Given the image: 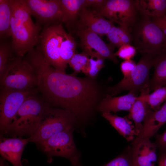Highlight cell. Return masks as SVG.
Here are the masks:
<instances>
[{
    "instance_id": "1",
    "label": "cell",
    "mask_w": 166,
    "mask_h": 166,
    "mask_svg": "<svg viewBox=\"0 0 166 166\" xmlns=\"http://www.w3.org/2000/svg\"><path fill=\"white\" fill-rule=\"evenodd\" d=\"M30 63L37 76V89L50 106L69 111L76 119L89 116L100 97V88L94 79L59 71L41 54Z\"/></svg>"
},
{
    "instance_id": "2",
    "label": "cell",
    "mask_w": 166,
    "mask_h": 166,
    "mask_svg": "<svg viewBox=\"0 0 166 166\" xmlns=\"http://www.w3.org/2000/svg\"><path fill=\"white\" fill-rule=\"evenodd\" d=\"M11 43L16 55L23 57L38 44L42 28L34 23L22 0H11Z\"/></svg>"
},
{
    "instance_id": "3",
    "label": "cell",
    "mask_w": 166,
    "mask_h": 166,
    "mask_svg": "<svg viewBox=\"0 0 166 166\" xmlns=\"http://www.w3.org/2000/svg\"><path fill=\"white\" fill-rule=\"evenodd\" d=\"M49 105L39 92L29 96L19 109L7 135L13 137L32 136L45 108Z\"/></svg>"
},
{
    "instance_id": "4",
    "label": "cell",
    "mask_w": 166,
    "mask_h": 166,
    "mask_svg": "<svg viewBox=\"0 0 166 166\" xmlns=\"http://www.w3.org/2000/svg\"><path fill=\"white\" fill-rule=\"evenodd\" d=\"M131 33L134 46L140 53L159 55L164 52L166 35L150 17L141 14Z\"/></svg>"
},
{
    "instance_id": "5",
    "label": "cell",
    "mask_w": 166,
    "mask_h": 166,
    "mask_svg": "<svg viewBox=\"0 0 166 166\" xmlns=\"http://www.w3.org/2000/svg\"><path fill=\"white\" fill-rule=\"evenodd\" d=\"M76 119L69 111L49 105L45 108L30 142L39 144L53 135L73 127Z\"/></svg>"
},
{
    "instance_id": "6",
    "label": "cell",
    "mask_w": 166,
    "mask_h": 166,
    "mask_svg": "<svg viewBox=\"0 0 166 166\" xmlns=\"http://www.w3.org/2000/svg\"><path fill=\"white\" fill-rule=\"evenodd\" d=\"M0 89L26 90L37 88L33 67L25 57L17 56L0 78Z\"/></svg>"
},
{
    "instance_id": "7",
    "label": "cell",
    "mask_w": 166,
    "mask_h": 166,
    "mask_svg": "<svg viewBox=\"0 0 166 166\" xmlns=\"http://www.w3.org/2000/svg\"><path fill=\"white\" fill-rule=\"evenodd\" d=\"M139 0H107L97 13L113 22L131 32L141 13Z\"/></svg>"
},
{
    "instance_id": "8",
    "label": "cell",
    "mask_w": 166,
    "mask_h": 166,
    "mask_svg": "<svg viewBox=\"0 0 166 166\" xmlns=\"http://www.w3.org/2000/svg\"><path fill=\"white\" fill-rule=\"evenodd\" d=\"M62 23L43 27L40 34L36 48L43 55L48 63L57 71L63 72L60 61L61 45L67 34Z\"/></svg>"
},
{
    "instance_id": "9",
    "label": "cell",
    "mask_w": 166,
    "mask_h": 166,
    "mask_svg": "<svg viewBox=\"0 0 166 166\" xmlns=\"http://www.w3.org/2000/svg\"><path fill=\"white\" fill-rule=\"evenodd\" d=\"M142 57L133 71L127 77L117 84L107 88V93L112 96L123 90H128L137 95L143 88L149 83V72L153 66L155 58L158 55L141 53Z\"/></svg>"
},
{
    "instance_id": "10",
    "label": "cell",
    "mask_w": 166,
    "mask_h": 166,
    "mask_svg": "<svg viewBox=\"0 0 166 166\" xmlns=\"http://www.w3.org/2000/svg\"><path fill=\"white\" fill-rule=\"evenodd\" d=\"M38 92L37 88L26 90L0 89L1 135H8L12 123L23 102L29 96Z\"/></svg>"
},
{
    "instance_id": "11",
    "label": "cell",
    "mask_w": 166,
    "mask_h": 166,
    "mask_svg": "<svg viewBox=\"0 0 166 166\" xmlns=\"http://www.w3.org/2000/svg\"><path fill=\"white\" fill-rule=\"evenodd\" d=\"M73 127L57 133L39 145L47 156L48 162L50 163L52 157L58 156L69 160L74 166L79 163V156L73 135Z\"/></svg>"
},
{
    "instance_id": "12",
    "label": "cell",
    "mask_w": 166,
    "mask_h": 166,
    "mask_svg": "<svg viewBox=\"0 0 166 166\" xmlns=\"http://www.w3.org/2000/svg\"><path fill=\"white\" fill-rule=\"evenodd\" d=\"M36 24L42 28L62 23L63 12L59 0H22Z\"/></svg>"
},
{
    "instance_id": "13",
    "label": "cell",
    "mask_w": 166,
    "mask_h": 166,
    "mask_svg": "<svg viewBox=\"0 0 166 166\" xmlns=\"http://www.w3.org/2000/svg\"><path fill=\"white\" fill-rule=\"evenodd\" d=\"M77 31L82 52L89 56L98 55L105 59H110L115 63H117L118 59L113 52L114 47L105 43L95 33L78 24Z\"/></svg>"
},
{
    "instance_id": "14",
    "label": "cell",
    "mask_w": 166,
    "mask_h": 166,
    "mask_svg": "<svg viewBox=\"0 0 166 166\" xmlns=\"http://www.w3.org/2000/svg\"><path fill=\"white\" fill-rule=\"evenodd\" d=\"M166 123V101L159 109L156 111L152 110L148 106L140 132L132 141L131 145L136 147L144 140L150 139Z\"/></svg>"
},
{
    "instance_id": "15",
    "label": "cell",
    "mask_w": 166,
    "mask_h": 166,
    "mask_svg": "<svg viewBox=\"0 0 166 166\" xmlns=\"http://www.w3.org/2000/svg\"><path fill=\"white\" fill-rule=\"evenodd\" d=\"M30 138L21 137L7 138L0 135V153L2 158L11 163L13 166H23L21 161L23 151Z\"/></svg>"
},
{
    "instance_id": "16",
    "label": "cell",
    "mask_w": 166,
    "mask_h": 166,
    "mask_svg": "<svg viewBox=\"0 0 166 166\" xmlns=\"http://www.w3.org/2000/svg\"><path fill=\"white\" fill-rule=\"evenodd\" d=\"M77 24L86 27L99 35H107L113 22L107 19L94 10L83 8L79 15Z\"/></svg>"
},
{
    "instance_id": "17",
    "label": "cell",
    "mask_w": 166,
    "mask_h": 166,
    "mask_svg": "<svg viewBox=\"0 0 166 166\" xmlns=\"http://www.w3.org/2000/svg\"><path fill=\"white\" fill-rule=\"evenodd\" d=\"M137 97V95L130 92L127 94L117 97H113L107 93L101 101L98 108L102 113H116L120 111L129 112Z\"/></svg>"
},
{
    "instance_id": "18",
    "label": "cell",
    "mask_w": 166,
    "mask_h": 166,
    "mask_svg": "<svg viewBox=\"0 0 166 166\" xmlns=\"http://www.w3.org/2000/svg\"><path fill=\"white\" fill-rule=\"evenodd\" d=\"M150 91L148 84L146 85L140 91V94L133 104L129 113L126 116L134 123L135 135L137 136L141 129L143 122L148 107L147 97Z\"/></svg>"
},
{
    "instance_id": "19",
    "label": "cell",
    "mask_w": 166,
    "mask_h": 166,
    "mask_svg": "<svg viewBox=\"0 0 166 166\" xmlns=\"http://www.w3.org/2000/svg\"><path fill=\"white\" fill-rule=\"evenodd\" d=\"M156 148L154 143L148 139L141 143L135 150L131 151L136 166H154V162L157 159Z\"/></svg>"
},
{
    "instance_id": "20",
    "label": "cell",
    "mask_w": 166,
    "mask_h": 166,
    "mask_svg": "<svg viewBox=\"0 0 166 166\" xmlns=\"http://www.w3.org/2000/svg\"><path fill=\"white\" fill-rule=\"evenodd\" d=\"M102 116L128 141L133 140L135 135L134 126L126 117H122L106 112L102 113Z\"/></svg>"
},
{
    "instance_id": "21",
    "label": "cell",
    "mask_w": 166,
    "mask_h": 166,
    "mask_svg": "<svg viewBox=\"0 0 166 166\" xmlns=\"http://www.w3.org/2000/svg\"><path fill=\"white\" fill-rule=\"evenodd\" d=\"M63 12L61 23L70 29L75 24L85 0H59Z\"/></svg>"
},
{
    "instance_id": "22",
    "label": "cell",
    "mask_w": 166,
    "mask_h": 166,
    "mask_svg": "<svg viewBox=\"0 0 166 166\" xmlns=\"http://www.w3.org/2000/svg\"><path fill=\"white\" fill-rule=\"evenodd\" d=\"M153 66V76L148 83L150 91L166 86V52L156 57Z\"/></svg>"
},
{
    "instance_id": "23",
    "label": "cell",
    "mask_w": 166,
    "mask_h": 166,
    "mask_svg": "<svg viewBox=\"0 0 166 166\" xmlns=\"http://www.w3.org/2000/svg\"><path fill=\"white\" fill-rule=\"evenodd\" d=\"M12 14L11 0H0V41L11 37L10 22Z\"/></svg>"
},
{
    "instance_id": "24",
    "label": "cell",
    "mask_w": 166,
    "mask_h": 166,
    "mask_svg": "<svg viewBox=\"0 0 166 166\" xmlns=\"http://www.w3.org/2000/svg\"><path fill=\"white\" fill-rule=\"evenodd\" d=\"M140 13L150 17H158L166 14V0H139Z\"/></svg>"
},
{
    "instance_id": "25",
    "label": "cell",
    "mask_w": 166,
    "mask_h": 166,
    "mask_svg": "<svg viewBox=\"0 0 166 166\" xmlns=\"http://www.w3.org/2000/svg\"><path fill=\"white\" fill-rule=\"evenodd\" d=\"M106 36L109 44L119 48L124 45H131L133 41L131 31L120 26L112 27Z\"/></svg>"
},
{
    "instance_id": "26",
    "label": "cell",
    "mask_w": 166,
    "mask_h": 166,
    "mask_svg": "<svg viewBox=\"0 0 166 166\" xmlns=\"http://www.w3.org/2000/svg\"><path fill=\"white\" fill-rule=\"evenodd\" d=\"M77 44L71 33H67L62 42L60 52L61 63L63 72L65 73L67 65L75 53Z\"/></svg>"
},
{
    "instance_id": "27",
    "label": "cell",
    "mask_w": 166,
    "mask_h": 166,
    "mask_svg": "<svg viewBox=\"0 0 166 166\" xmlns=\"http://www.w3.org/2000/svg\"><path fill=\"white\" fill-rule=\"evenodd\" d=\"M6 40L0 41V78L1 77L11 61L18 56L14 52L11 43Z\"/></svg>"
},
{
    "instance_id": "28",
    "label": "cell",
    "mask_w": 166,
    "mask_h": 166,
    "mask_svg": "<svg viewBox=\"0 0 166 166\" xmlns=\"http://www.w3.org/2000/svg\"><path fill=\"white\" fill-rule=\"evenodd\" d=\"M147 101L148 106L152 110L159 109L161 104L166 101V86L158 88L149 94Z\"/></svg>"
},
{
    "instance_id": "29",
    "label": "cell",
    "mask_w": 166,
    "mask_h": 166,
    "mask_svg": "<svg viewBox=\"0 0 166 166\" xmlns=\"http://www.w3.org/2000/svg\"><path fill=\"white\" fill-rule=\"evenodd\" d=\"M105 59L98 55L90 57L84 73L87 77L95 79L104 66Z\"/></svg>"
},
{
    "instance_id": "30",
    "label": "cell",
    "mask_w": 166,
    "mask_h": 166,
    "mask_svg": "<svg viewBox=\"0 0 166 166\" xmlns=\"http://www.w3.org/2000/svg\"><path fill=\"white\" fill-rule=\"evenodd\" d=\"M89 57L84 52L74 54L68 63L74 73L76 74L80 72L84 73L89 61Z\"/></svg>"
},
{
    "instance_id": "31",
    "label": "cell",
    "mask_w": 166,
    "mask_h": 166,
    "mask_svg": "<svg viewBox=\"0 0 166 166\" xmlns=\"http://www.w3.org/2000/svg\"><path fill=\"white\" fill-rule=\"evenodd\" d=\"M103 166H136L129 146L125 152Z\"/></svg>"
},
{
    "instance_id": "32",
    "label": "cell",
    "mask_w": 166,
    "mask_h": 166,
    "mask_svg": "<svg viewBox=\"0 0 166 166\" xmlns=\"http://www.w3.org/2000/svg\"><path fill=\"white\" fill-rule=\"evenodd\" d=\"M136 53V49L131 45L127 44L120 47L118 51L114 53L115 56L126 60H131Z\"/></svg>"
},
{
    "instance_id": "33",
    "label": "cell",
    "mask_w": 166,
    "mask_h": 166,
    "mask_svg": "<svg viewBox=\"0 0 166 166\" xmlns=\"http://www.w3.org/2000/svg\"><path fill=\"white\" fill-rule=\"evenodd\" d=\"M154 142L159 151V155L166 154V130L161 134H156Z\"/></svg>"
},
{
    "instance_id": "34",
    "label": "cell",
    "mask_w": 166,
    "mask_h": 166,
    "mask_svg": "<svg viewBox=\"0 0 166 166\" xmlns=\"http://www.w3.org/2000/svg\"><path fill=\"white\" fill-rule=\"evenodd\" d=\"M136 64L132 60H124L120 65V69L124 75V78L128 76L134 69Z\"/></svg>"
},
{
    "instance_id": "35",
    "label": "cell",
    "mask_w": 166,
    "mask_h": 166,
    "mask_svg": "<svg viewBox=\"0 0 166 166\" xmlns=\"http://www.w3.org/2000/svg\"><path fill=\"white\" fill-rule=\"evenodd\" d=\"M152 21L157 25L166 35V15L158 17H150Z\"/></svg>"
},
{
    "instance_id": "36",
    "label": "cell",
    "mask_w": 166,
    "mask_h": 166,
    "mask_svg": "<svg viewBox=\"0 0 166 166\" xmlns=\"http://www.w3.org/2000/svg\"><path fill=\"white\" fill-rule=\"evenodd\" d=\"M107 0H85L84 7H93L96 10L103 6Z\"/></svg>"
},
{
    "instance_id": "37",
    "label": "cell",
    "mask_w": 166,
    "mask_h": 166,
    "mask_svg": "<svg viewBox=\"0 0 166 166\" xmlns=\"http://www.w3.org/2000/svg\"><path fill=\"white\" fill-rule=\"evenodd\" d=\"M158 166H166V154L159 155Z\"/></svg>"
},
{
    "instance_id": "38",
    "label": "cell",
    "mask_w": 166,
    "mask_h": 166,
    "mask_svg": "<svg viewBox=\"0 0 166 166\" xmlns=\"http://www.w3.org/2000/svg\"><path fill=\"white\" fill-rule=\"evenodd\" d=\"M163 52H166V42L163 46Z\"/></svg>"
},
{
    "instance_id": "39",
    "label": "cell",
    "mask_w": 166,
    "mask_h": 166,
    "mask_svg": "<svg viewBox=\"0 0 166 166\" xmlns=\"http://www.w3.org/2000/svg\"><path fill=\"white\" fill-rule=\"evenodd\" d=\"M74 166H81L80 164L79 163H78V164H77L76 165H75Z\"/></svg>"
},
{
    "instance_id": "40",
    "label": "cell",
    "mask_w": 166,
    "mask_h": 166,
    "mask_svg": "<svg viewBox=\"0 0 166 166\" xmlns=\"http://www.w3.org/2000/svg\"></svg>"
}]
</instances>
